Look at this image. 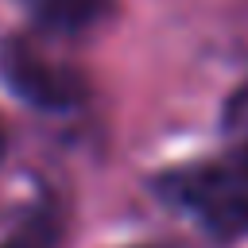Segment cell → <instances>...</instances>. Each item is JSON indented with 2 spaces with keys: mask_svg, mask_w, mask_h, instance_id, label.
I'll use <instances>...</instances> for the list:
<instances>
[{
  "mask_svg": "<svg viewBox=\"0 0 248 248\" xmlns=\"http://www.w3.org/2000/svg\"><path fill=\"white\" fill-rule=\"evenodd\" d=\"M0 155H4V132H0Z\"/></svg>",
  "mask_w": 248,
  "mask_h": 248,
  "instance_id": "cell-5",
  "label": "cell"
},
{
  "mask_svg": "<svg viewBox=\"0 0 248 248\" xmlns=\"http://www.w3.org/2000/svg\"><path fill=\"white\" fill-rule=\"evenodd\" d=\"M19 4L35 16L39 27L58 31V35L89 31V27H97V23L108 16V8H112V0H19Z\"/></svg>",
  "mask_w": 248,
  "mask_h": 248,
  "instance_id": "cell-3",
  "label": "cell"
},
{
  "mask_svg": "<svg viewBox=\"0 0 248 248\" xmlns=\"http://www.w3.org/2000/svg\"><path fill=\"white\" fill-rule=\"evenodd\" d=\"M0 78L19 101L46 108V112H62V108H74L85 101L81 70L46 54L39 43H31L23 35H12L0 43Z\"/></svg>",
  "mask_w": 248,
  "mask_h": 248,
  "instance_id": "cell-2",
  "label": "cell"
},
{
  "mask_svg": "<svg viewBox=\"0 0 248 248\" xmlns=\"http://www.w3.org/2000/svg\"><path fill=\"white\" fill-rule=\"evenodd\" d=\"M0 248H54V229H50L43 217H31V221H23L16 232H8Z\"/></svg>",
  "mask_w": 248,
  "mask_h": 248,
  "instance_id": "cell-4",
  "label": "cell"
},
{
  "mask_svg": "<svg viewBox=\"0 0 248 248\" xmlns=\"http://www.w3.org/2000/svg\"><path fill=\"white\" fill-rule=\"evenodd\" d=\"M159 194L174 209L190 213L198 229H205L213 240L244 236L248 232V147L163 174Z\"/></svg>",
  "mask_w": 248,
  "mask_h": 248,
  "instance_id": "cell-1",
  "label": "cell"
}]
</instances>
